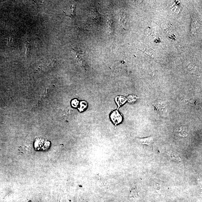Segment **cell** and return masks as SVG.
Returning <instances> with one entry per match:
<instances>
[{
  "label": "cell",
  "mask_w": 202,
  "mask_h": 202,
  "mask_svg": "<svg viewBox=\"0 0 202 202\" xmlns=\"http://www.w3.org/2000/svg\"><path fill=\"white\" fill-rule=\"evenodd\" d=\"M167 155L171 159L178 160L179 161H181L180 156L176 152L169 151L167 153Z\"/></svg>",
  "instance_id": "obj_8"
},
{
  "label": "cell",
  "mask_w": 202,
  "mask_h": 202,
  "mask_svg": "<svg viewBox=\"0 0 202 202\" xmlns=\"http://www.w3.org/2000/svg\"><path fill=\"white\" fill-rule=\"evenodd\" d=\"M126 99L128 102L133 103L137 101V97L135 96L130 95L128 96Z\"/></svg>",
  "instance_id": "obj_10"
},
{
  "label": "cell",
  "mask_w": 202,
  "mask_h": 202,
  "mask_svg": "<svg viewBox=\"0 0 202 202\" xmlns=\"http://www.w3.org/2000/svg\"><path fill=\"white\" fill-rule=\"evenodd\" d=\"M154 106L156 110L161 116L166 117L169 115L168 105L165 101L160 100L154 104Z\"/></svg>",
  "instance_id": "obj_1"
},
{
  "label": "cell",
  "mask_w": 202,
  "mask_h": 202,
  "mask_svg": "<svg viewBox=\"0 0 202 202\" xmlns=\"http://www.w3.org/2000/svg\"><path fill=\"white\" fill-rule=\"evenodd\" d=\"M72 51L77 62L80 64L81 67L86 68L88 65L86 61L84 59L85 55L84 53L73 49H72Z\"/></svg>",
  "instance_id": "obj_2"
},
{
  "label": "cell",
  "mask_w": 202,
  "mask_h": 202,
  "mask_svg": "<svg viewBox=\"0 0 202 202\" xmlns=\"http://www.w3.org/2000/svg\"><path fill=\"white\" fill-rule=\"evenodd\" d=\"M111 120L116 125L122 121V117L121 115L117 110L114 111L111 115Z\"/></svg>",
  "instance_id": "obj_4"
},
{
  "label": "cell",
  "mask_w": 202,
  "mask_h": 202,
  "mask_svg": "<svg viewBox=\"0 0 202 202\" xmlns=\"http://www.w3.org/2000/svg\"><path fill=\"white\" fill-rule=\"evenodd\" d=\"M87 106V104L86 102L85 101H81L80 103V107L78 108L79 111L80 112H82L86 108Z\"/></svg>",
  "instance_id": "obj_11"
},
{
  "label": "cell",
  "mask_w": 202,
  "mask_h": 202,
  "mask_svg": "<svg viewBox=\"0 0 202 202\" xmlns=\"http://www.w3.org/2000/svg\"><path fill=\"white\" fill-rule=\"evenodd\" d=\"M127 101V99L123 96H118L116 98V102L118 105V107H120Z\"/></svg>",
  "instance_id": "obj_7"
},
{
  "label": "cell",
  "mask_w": 202,
  "mask_h": 202,
  "mask_svg": "<svg viewBox=\"0 0 202 202\" xmlns=\"http://www.w3.org/2000/svg\"><path fill=\"white\" fill-rule=\"evenodd\" d=\"M138 195V192L137 191H136L135 190H134L133 191H132L131 194V197L133 198H135L137 197Z\"/></svg>",
  "instance_id": "obj_13"
},
{
  "label": "cell",
  "mask_w": 202,
  "mask_h": 202,
  "mask_svg": "<svg viewBox=\"0 0 202 202\" xmlns=\"http://www.w3.org/2000/svg\"><path fill=\"white\" fill-rule=\"evenodd\" d=\"M107 29L110 34L113 32V21L111 16H109L107 21Z\"/></svg>",
  "instance_id": "obj_9"
},
{
  "label": "cell",
  "mask_w": 202,
  "mask_h": 202,
  "mask_svg": "<svg viewBox=\"0 0 202 202\" xmlns=\"http://www.w3.org/2000/svg\"><path fill=\"white\" fill-rule=\"evenodd\" d=\"M175 133L177 136L185 137L187 136L189 134V128L184 126H179L175 128Z\"/></svg>",
  "instance_id": "obj_3"
},
{
  "label": "cell",
  "mask_w": 202,
  "mask_h": 202,
  "mask_svg": "<svg viewBox=\"0 0 202 202\" xmlns=\"http://www.w3.org/2000/svg\"><path fill=\"white\" fill-rule=\"evenodd\" d=\"M76 5H71L69 7V14L66 15V16L70 17L71 18H74L76 16Z\"/></svg>",
  "instance_id": "obj_6"
},
{
  "label": "cell",
  "mask_w": 202,
  "mask_h": 202,
  "mask_svg": "<svg viewBox=\"0 0 202 202\" xmlns=\"http://www.w3.org/2000/svg\"><path fill=\"white\" fill-rule=\"evenodd\" d=\"M79 102L78 100L76 99L73 100V101H71V105L73 107H76L78 106L79 105Z\"/></svg>",
  "instance_id": "obj_12"
},
{
  "label": "cell",
  "mask_w": 202,
  "mask_h": 202,
  "mask_svg": "<svg viewBox=\"0 0 202 202\" xmlns=\"http://www.w3.org/2000/svg\"><path fill=\"white\" fill-rule=\"evenodd\" d=\"M137 139L141 144L147 145L149 146L151 145L154 141V138L153 137Z\"/></svg>",
  "instance_id": "obj_5"
}]
</instances>
